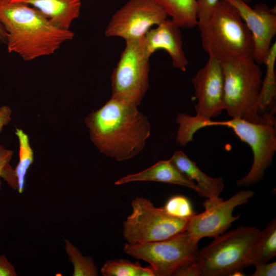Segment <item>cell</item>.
I'll list each match as a JSON object with an SVG mask.
<instances>
[{"label":"cell","mask_w":276,"mask_h":276,"mask_svg":"<svg viewBox=\"0 0 276 276\" xmlns=\"http://www.w3.org/2000/svg\"><path fill=\"white\" fill-rule=\"evenodd\" d=\"M198 242L186 231L162 241L127 243L123 249L129 256L148 263L155 276H171L183 266L197 262Z\"/></svg>","instance_id":"cell-8"},{"label":"cell","mask_w":276,"mask_h":276,"mask_svg":"<svg viewBox=\"0 0 276 276\" xmlns=\"http://www.w3.org/2000/svg\"><path fill=\"white\" fill-rule=\"evenodd\" d=\"M254 195L252 191L241 190L225 201L211 202L207 200L203 203L205 211L190 218L186 232L199 241L203 238H215L222 234L239 218V216L233 215L235 209L246 203Z\"/></svg>","instance_id":"cell-12"},{"label":"cell","mask_w":276,"mask_h":276,"mask_svg":"<svg viewBox=\"0 0 276 276\" xmlns=\"http://www.w3.org/2000/svg\"><path fill=\"white\" fill-rule=\"evenodd\" d=\"M245 3H248V2H249L252 0H243Z\"/></svg>","instance_id":"cell-32"},{"label":"cell","mask_w":276,"mask_h":276,"mask_svg":"<svg viewBox=\"0 0 276 276\" xmlns=\"http://www.w3.org/2000/svg\"><path fill=\"white\" fill-rule=\"evenodd\" d=\"M137 107L111 98L85 118L90 139L101 153L122 161L142 151L150 125Z\"/></svg>","instance_id":"cell-1"},{"label":"cell","mask_w":276,"mask_h":276,"mask_svg":"<svg viewBox=\"0 0 276 276\" xmlns=\"http://www.w3.org/2000/svg\"><path fill=\"white\" fill-rule=\"evenodd\" d=\"M276 43L272 44L264 63L266 74L262 79L259 98V106L263 114L274 109V102L276 95Z\"/></svg>","instance_id":"cell-20"},{"label":"cell","mask_w":276,"mask_h":276,"mask_svg":"<svg viewBox=\"0 0 276 276\" xmlns=\"http://www.w3.org/2000/svg\"><path fill=\"white\" fill-rule=\"evenodd\" d=\"M271 114L263 122L256 123L239 118L225 121L203 122L201 127L224 126L231 128L237 136L251 148L254 159L248 173L236 185L248 187L261 180L266 170L272 164L276 150L275 119Z\"/></svg>","instance_id":"cell-6"},{"label":"cell","mask_w":276,"mask_h":276,"mask_svg":"<svg viewBox=\"0 0 276 276\" xmlns=\"http://www.w3.org/2000/svg\"><path fill=\"white\" fill-rule=\"evenodd\" d=\"M238 10L250 32L254 49L252 58L259 64L264 63L276 33V15L265 4L251 8L243 0H226Z\"/></svg>","instance_id":"cell-13"},{"label":"cell","mask_w":276,"mask_h":276,"mask_svg":"<svg viewBox=\"0 0 276 276\" xmlns=\"http://www.w3.org/2000/svg\"><path fill=\"white\" fill-rule=\"evenodd\" d=\"M101 272L104 276H155L150 265L143 267L138 262L133 263L124 259L106 261Z\"/></svg>","instance_id":"cell-22"},{"label":"cell","mask_w":276,"mask_h":276,"mask_svg":"<svg viewBox=\"0 0 276 276\" xmlns=\"http://www.w3.org/2000/svg\"><path fill=\"white\" fill-rule=\"evenodd\" d=\"M111 77V98L137 107L148 87L149 58L143 37L125 41Z\"/></svg>","instance_id":"cell-9"},{"label":"cell","mask_w":276,"mask_h":276,"mask_svg":"<svg viewBox=\"0 0 276 276\" xmlns=\"http://www.w3.org/2000/svg\"><path fill=\"white\" fill-rule=\"evenodd\" d=\"M255 271L251 276H275L276 262L262 263L255 266Z\"/></svg>","instance_id":"cell-26"},{"label":"cell","mask_w":276,"mask_h":276,"mask_svg":"<svg viewBox=\"0 0 276 276\" xmlns=\"http://www.w3.org/2000/svg\"><path fill=\"white\" fill-rule=\"evenodd\" d=\"M170 160L181 172L195 183L199 190L200 196L206 197L212 202L223 199L220 197V195L224 189V185L221 178L206 175L195 162L181 151L175 152Z\"/></svg>","instance_id":"cell-16"},{"label":"cell","mask_w":276,"mask_h":276,"mask_svg":"<svg viewBox=\"0 0 276 276\" xmlns=\"http://www.w3.org/2000/svg\"><path fill=\"white\" fill-rule=\"evenodd\" d=\"M11 114L12 110L9 106L4 105L0 107V133L11 120Z\"/></svg>","instance_id":"cell-30"},{"label":"cell","mask_w":276,"mask_h":276,"mask_svg":"<svg viewBox=\"0 0 276 276\" xmlns=\"http://www.w3.org/2000/svg\"><path fill=\"white\" fill-rule=\"evenodd\" d=\"M152 181L178 185L190 188L198 194L195 183L181 172L169 159L161 160L140 172L130 174L117 180L114 184L121 185L133 181Z\"/></svg>","instance_id":"cell-15"},{"label":"cell","mask_w":276,"mask_h":276,"mask_svg":"<svg viewBox=\"0 0 276 276\" xmlns=\"http://www.w3.org/2000/svg\"><path fill=\"white\" fill-rule=\"evenodd\" d=\"M13 152L5 148L3 145H0V176L3 168L11 160ZM1 182L0 181V190Z\"/></svg>","instance_id":"cell-29"},{"label":"cell","mask_w":276,"mask_h":276,"mask_svg":"<svg viewBox=\"0 0 276 276\" xmlns=\"http://www.w3.org/2000/svg\"><path fill=\"white\" fill-rule=\"evenodd\" d=\"M181 28L192 29L197 26L196 0H154Z\"/></svg>","instance_id":"cell-19"},{"label":"cell","mask_w":276,"mask_h":276,"mask_svg":"<svg viewBox=\"0 0 276 276\" xmlns=\"http://www.w3.org/2000/svg\"><path fill=\"white\" fill-rule=\"evenodd\" d=\"M162 208L167 214L178 218H189L196 214L190 200L182 195L171 197Z\"/></svg>","instance_id":"cell-24"},{"label":"cell","mask_w":276,"mask_h":276,"mask_svg":"<svg viewBox=\"0 0 276 276\" xmlns=\"http://www.w3.org/2000/svg\"><path fill=\"white\" fill-rule=\"evenodd\" d=\"M180 27L172 19H166L143 37L148 54L151 56L157 50L163 49L171 57L172 65L182 72L186 71L188 61L183 50Z\"/></svg>","instance_id":"cell-14"},{"label":"cell","mask_w":276,"mask_h":276,"mask_svg":"<svg viewBox=\"0 0 276 276\" xmlns=\"http://www.w3.org/2000/svg\"><path fill=\"white\" fill-rule=\"evenodd\" d=\"M7 42V34L3 26L0 23V44H6Z\"/></svg>","instance_id":"cell-31"},{"label":"cell","mask_w":276,"mask_h":276,"mask_svg":"<svg viewBox=\"0 0 276 276\" xmlns=\"http://www.w3.org/2000/svg\"><path fill=\"white\" fill-rule=\"evenodd\" d=\"M202 46L209 56L223 58L252 56L251 34L238 10L226 0H219L210 19L197 25Z\"/></svg>","instance_id":"cell-4"},{"label":"cell","mask_w":276,"mask_h":276,"mask_svg":"<svg viewBox=\"0 0 276 276\" xmlns=\"http://www.w3.org/2000/svg\"><path fill=\"white\" fill-rule=\"evenodd\" d=\"M65 249L74 267L73 276H97L98 271L93 259L83 256L78 249L65 239Z\"/></svg>","instance_id":"cell-23"},{"label":"cell","mask_w":276,"mask_h":276,"mask_svg":"<svg viewBox=\"0 0 276 276\" xmlns=\"http://www.w3.org/2000/svg\"><path fill=\"white\" fill-rule=\"evenodd\" d=\"M15 134L19 142V161L14 169L7 164L3 169L1 176L19 193L24 192L25 178L28 169L34 160V152L31 147L28 135L23 130L16 128Z\"/></svg>","instance_id":"cell-18"},{"label":"cell","mask_w":276,"mask_h":276,"mask_svg":"<svg viewBox=\"0 0 276 276\" xmlns=\"http://www.w3.org/2000/svg\"><path fill=\"white\" fill-rule=\"evenodd\" d=\"M0 23L7 34L8 52L25 61L52 55L74 36L70 29L57 27L39 10L21 2L0 0Z\"/></svg>","instance_id":"cell-2"},{"label":"cell","mask_w":276,"mask_h":276,"mask_svg":"<svg viewBox=\"0 0 276 276\" xmlns=\"http://www.w3.org/2000/svg\"><path fill=\"white\" fill-rule=\"evenodd\" d=\"M260 232L255 227L240 226L214 238L198 251L197 262L201 275L242 274L241 270L248 266L251 249Z\"/></svg>","instance_id":"cell-5"},{"label":"cell","mask_w":276,"mask_h":276,"mask_svg":"<svg viewBox=\"0 0 276 276\" xmlns=\"http://www.w3.org/2000/svg\"><path fill=\"white\" fill-rule=\"evenodd\" d=\"M221 60L224 78L223 108L232 118L259 123L275 109L263 114L259 106L262 74L251 56H231Z\"/></svg>","instance_id":"cell-3"},{"label":"cell","mask_w":276,"mask_h":276,"mask_svg":"<svg viewBox=\"0 0 276 276\" xmlns=\"http://www.w3.org/2000/svg\"><path fill=\"white\" fill-rule=\"evenodd\" d=\"M197 4V25L206 22L211 18L219 0H196Z\"/></svg>","instance_id":"cell-25"},{"label":"cell","mask_w":276,"mask_h":276,"mask_svg":"<svg viewBox=\"0 0 276 276\" xmlns=\"http://www.w3.org/2000/svg\"><path fill=\"white\" fill-rule=\"evenodd\" d=\"M27 4L39 10L57 27L69 30L80 14L81 0H9Z\"/></svg>","instance_id":"cell-17"},{"label":"cell","mask_w":276,"mask_h":276,"mask_svg":"<svg viewBox=\"0 0 276 276\" xmlns=\"http://www.w3.org/2000/svg\"><path fill=\"white\" fill-rule=\"evenodd\" d=\"M175 276H200L201 271L197 262L183 266L176 273Z\"/></svg>","instance_id":"cell-28"},{"label":"cell","mask_w":276,"mask_h":276,"mask_svg":"<svg viewBox=\"0 0 276 276\" xmlns=\"http://www.w3.org/2000/svg\"><path fill=\"white\" fill-rule=\"evenodd\" d=\"M132 212L123 225V235L129 244L162 241L186 231L190 218H181L167 214L143 197L131 203Z\"/></svg>","instance_id":"cell-7"},{"label":"cell","mask_w":276,"mask_h":276,"mask_svg":"<svg viewBox=\"0 0 276 276\" xmlns=\"http://www.w3.org/2000/svg\"><path fill=\"white\" fill-rule=\"evenodd\" d=\"M168 17L154 0H129L113 14L105 35L120 37L125 41L141 38Z\"/></svg>","instance_id":"cell-11"},{"label":"cell","mask_w":276,"mask_h":276,"mask_svg":"<svg viewBox=\"0 0 276 276\" xmlns=\"http://www.w3.org/2000/svg\"><path fill=\"white\" fill-rule=\"evenodd\" d=\"M197 104L195 117L187 115L186 122L191 130L199 123L220 114L223 108L224 78L221 60L209 56L205 65L192 80Z\"/></svg>","instance_id":"cell-10"},{"label":"cell","mask_w":276,"mask_h":276,"mask_svg":"<svg viewBox=\"0 0 276 276\" xmlns=\"http://www.w3.org/2000/svg\"><path fill=\"white\" fill-rule=\"evenodd\" d=\"M14 266L8 261L6 256L0 255V276H16Z\"/></svg>","instance_id":"cell-27"},{"label":"cell","mask_w":276,"mask_h":276,"mask_svg":"<svg viewBox=\"0 0 276 276\" xmlns=\"http://www.w3.org/2000/svg\"><path fill=\"white\" fill-rule=\"evenodd\" d=\"M276 255V221L272 219L260 231L253 245L248 266L268 262Z\"/></svg>","instance_id":"cell-21"}]
</instances>
